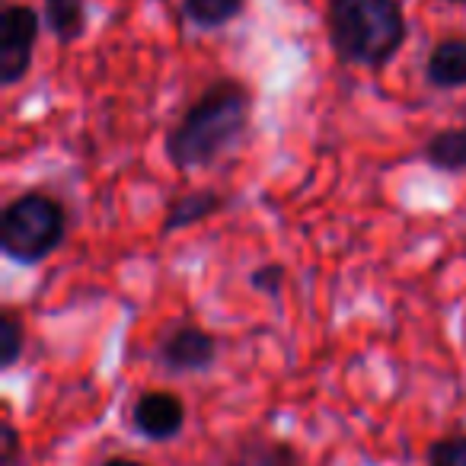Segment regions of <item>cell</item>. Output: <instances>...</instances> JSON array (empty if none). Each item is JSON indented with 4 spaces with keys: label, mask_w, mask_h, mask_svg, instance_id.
<instances>
[{
    "label": "cell",
    "mask_w": 466,
    "mask_h": 466,
    "mask_svg": "<svg viewBox=\"0 0 466 466\" xmlns=\"http://www.w3.org/2000/svg\"><path fill=\"white\" fill-rule=\"evenodd\" d=\"M253 116V93L240 80H214L167 135V160L176 169H208L240 141Z\"/></svg>",
    "instance_id": "obj_1"
},
{
    "label": "cell",
    "mask_w": 466,
    "mask_h": 466,
    "mask_svg": "<svg viewBox=\"0 0 466 466\" xmlns=\"http://www.w3.org/2000/svg\"><path fill=\"white\" fill-rule=\"evenodd\" d=\"M326 29L336 58L358 67L390 65L409 35L396 0H329Z\"/></svg>",
    "instance_id": "obj_2"
},
{
    "label": "cell",
    "mask_w": 466,
    "mask_h": 466,
    "mask_svg": "<svg viewBox=\"0 0 466 466\" xmlns=\"http://www.w3.org/2000/svg\"><path fill=\"white\" fill-rule=\"evenodd\" d=\"M67 237V211L48 192H23L0 214V253L16 266L46 262Z\"/></svg>",
    "instance_id": "obj_3"
},
{
    "label": "cell",
    "mask_w": 466,
    "mask_h": 466,
    "mask_svg": "<svg viewBox=\"0 0 466 466\" xmlns=\"http://www.w3.org/2000/svg\"><path fill=\"white\" fill-rule=\"evenodd\" d=\"M39 14L26 4H10L0 16V84L16 86L33 67L35 42H39Z\"/></svg>",
    "instance_id": "obj_4"
},
{
    "label": "cell",
    "mask_w": 466,
    "mask_h": 466,
    "mask_svg": "<svg viewBox=\"0 0 466 466\" xmlns=\"http://www.w3.org/2000/svg\"><path fill=\"white\" fill-rule=\"evenodd\" d=\"M157 361L169 374H205L218 361V339L195 323L173 326L157 345Z\"/></svg>",
    "instance_id": "obj_5"
},
{
    "label": "cell",
    "mask_w": 466,
    "mask_h": 466,
    "mask_svg": "<svg viewBox=\"0 0 466 466\" xmlns=\"http://www.w3.org/2000/svg\"><path fill=\"white\" fill-rule=\"evenodd\" d=\"M131 425L154 444L173 441L186 428V402L173 390H144L131 406Z\"/></svg>",
    "instance_id": "obj_6"
},
{
    "label": "cell",
    "mask_w": 466,
    "mask_h": 466,
    "mask_svg": "<svg viewBox=\"0 0 466 466\" xmlns=\"http://www.w3.org/2000/svg\"><path fill=\"white\" fill-rule=\"evenodd\" d=\"M425 80L434 90L466 86V39H444L428 52Z\"/></svg>",
    "instance_id": "obj_7"
},
{
    "label": "cell",
    "mask_w": 466,
    "mask_h": 466,
    "mask_svg": "<svg viewBox=\"0 0 466 466\" xmlns=\"http://www.w3.org/2000/svg\"><path fill=\"white\" fill-rule=\"evenodd\" d=\"M220 208H224V195L214 192V188H192V192L176 195L167 208V218H163V233H176L201 224V220L214 218Z\"/></svg>",
    "instance_id": "obj_8"
},
{
    "label": "cell",
    "mask_w": 466,
    "mask_h": 466,
    "mask_svg": "<svg viewBox=\"0 0 466 466\" xmlns=\"http://www.w3.org/2000/svg\"><path fill=\"white\" fill-rule=\"evenodd\" d=\"M421 157L438 173H466V125L434 131Z\"/></svg>",
    "instance_id": "obj_9"
},
{
    "label": "cell",
    "mask_w": 466,
    "mask_h": 466,
    "mask_svg": "<svg viewBox=\"0 0 466 466\" xmlns=\"http://www.w3.org/2000/svg\"><path fill=\"white\" fill-rule=\"evenodd\" d=\"M227 466H307V463L288 441L253 438L233 451V457Z\"/></svg>",
    "instance_id": "obj_10"
},
{
    "label": "cell",
    "mask_w": 466,
    "mask_h": 466,
    "mask_svg": "<svg viewBox=\"0 0 466 466\" xmlns=\"http://www.w3.org/2000/svg\"><path fill=\"white\" fill-rule=\"evenodd\" d=\"M46 26L61 46H71L86 33V0H42Z\"/></svg>",
    "instance_id": "obj_11"
},
{
    "label": "cell",
    "mask_w": 466,
    "mask_h": 466,
    "mask_svg": "<svg viewBox=\"0 0 466 466\" xmlns=\"http://www.w3.org/2000/svg\"><path fill=\"white\" fill-rule=\"evenodd\" d=\"M247 0H182L186 16L201 29H220L243 14Z\"/></svg>",
    "instance_id": "obj_12"
},
{
    "label": "cell",
    "mask_w": 466,
    "mask_h": 466,
    "mask_svg": "<svg viewBox=\"0 0 466 466\" xmlns=\"http://www.w3.org/2000/svg\"><path fill=\"white\" fill-rule=\"evenodd\" d=\"M23 351H26V326L14 307H4L0 310V368H16Z\"/></svg>",
    "instance_id": "obj_13"
},
{
    "label": "cell",
    "mask_w": 466,
    "mask_h": 466,
    "mask_svg": "<svg viewBox=\"0 0 466 466\" xmlns=\"http://www.w3.org/2000/svg\"><path fill=\"white\" fill-rule=\"evenodd\" d=\"M428 466H466V434H451L428 447Z\"/></svg>",
    "instance_id": "obj_14"
},
{
    "label": "cell",
    "mask_w": 466,
    "mask_h": 466,
    "mask_svg": "<svg viewBox=\"0 0 466 466\" xmlns=\"http://www.w3.org/2000/svg\"><path fill=\"white\" fill-rule=\"evenodd\" d=\"M249 288L275 300L281 294V288H285V266H281V262H266V266H259L256 272H249Z\"/></svg>",
    "instance_id": "obj_15"
},
{
    "label": "cell",
    "mask_w": 466,
    "mask_h": 466,
    "mask_svg": "<svg viewBox=\"0 0 466 466\" xmlns=\"http://www.w3.org/2000/svg\"><path fill=\"white\" fill-rule=\"evenodd\" d=\"M23 457V447H20V431H16L14 421H4L0 428V466H16Z\"/></svg>",
    "instance_id": "obj_16"
},
{
    "label": "cell",
    "mask_w": 466,
    "mask_h": 466,
    "mask_svg": "<svg viewBox=\"0 0 466 466\" xmlns=\"http://www.w3.org/2000/svg\"><path fill=\"white\" fill-rule=\"evenodd\" d=\"M99 466H150V463H144V460H131V457H109Z\"/></svg>",
    "instance_id": "obj_17"
},
{
    "label": "cell",
    "mask_w": 466,
    "mask_h": 466,
    "mask_svg": "<svg viewBox=\"0 0 466 466\" xmlns=\"http://www.w3.org/2000/svg\"><path fill=\"white\" fill-rule=\"evenodd\" d=\"M451 4H466V0H451Z\"/></svg>",
    "instance_id": "obj_18"
}]
</instances>
